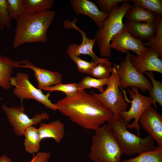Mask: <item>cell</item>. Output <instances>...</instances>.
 <instances>
[{"mask_svg": "<svg viewBox=\"0 0 162 162\" xmlns=\"http://www.w3.org/2000/svg\"><path fill=\"white\" fill-rule=\"evenodd\" d=\"M54 104L63 115L87 130H95L112 115L94 96L84 90H80L74 96L66 97Z\"/></svg>", "mask_w": 162, "mask_h": 162, "instance_id": "6da1fadb", "label": "cell"}, {"mask_svg": "<svg viewBox=\"0 0 162 162\" xmlns=\"http://www.w3.org/2000/svg\"><path fill=\"white\" fill-rule=\"evenodd\" d=\"M55 16V11L49 10L27 13L18 18L16 20L13 48H16L26 43L45 42L48 30Z\"/></svg>", "mask_w": 162, "mask_h": 162, "instance_id": "7a4b0ae2", "label": "cell"}, {"mask_svg": "<svg viewBox=\"0 0 162 162\" xmlns=\"http://www.w3.org/2000/svg\"><path fill=\"white\" fill-rule=\"evenodd\" d=\"M122 150L128 156L155 149V140L149 135L144 138L130 133L127 126L128 122L120 115H112L107 121Z\"/></svg>", "mask_w": 162, "mask_h": 162, "instance_id": "3957f363", "label": "cell"}, {"mask_svg": "<svg viewBox=\"0 0 162 162\" xmlns=\"http://www.w3.org/2000/svg\"><path fill=\"white\" fill-rule=\"evenodd\" d=\"M94 131L89 159L94 162H120L122 152L110 127L107 124Z\"/></svg>", "mask_w": 162, "mask_h": 162, "instance_id": "277c9868", "label": "cell"}, {"mask_svg": "<svg viewBox=\"0 0 162 162\" xmlns=\"http://www.w3.org/2000/svg\"><path fill=\"white\" fill-rule=\"evenodd\" d=\"M129 0L124 2L118 7L114 6L104 22L101 28H98L94 38L99 48L100 56L103 58L111 56V49L110 47L112 38L124 26V18L131 5Z\"/></svg>", "mask_w": 162, "mask_h": 162, "instance_id": "5b68a950", "label": "cell"}, {"mask_svg": "<svg viewBox=\"0 0 162 162\" xmlns=\"http://www.w3.org/2000/svg\"><path fill=\"white\" fill-rule=\"evenodd\" d=\"M10 83L11 86L14 87V94L17 98L35 100L50 109L58 110L57 107L49 99L50 92L44 94L41 90L36 88L30 82L28 74L17 73L15 76L12 77Z\"/></svg>", "mask_w": 162, "mask_h": 162, "instance_id": "8992f818", "label": "cell"}, {"mask_svg": "<svg viewBox=\"0 0 162 162\" xmlns=\"http://www.w3.org/2000/svg\"><path fill=\"white\" fill-rule=\"evenodd\" d=\"M110 78L106 88L103 92L97 94L91 92V93L108 109L112 115H118L127 110L128 105L119 88L118 77L113 66Z\"/></svg>", "mask_w": 162, "mask_h": 162, "instance_id": "52a82bcc", "label": "cell"}, {"mask_svg": "<svg viewBox=\"0 0 162 162\" xmlns=\"http://www.w3.org/2000/svg\"><path fill=\"white\" fill-rule=\"evenodd\" d=\"M126 54L125 59L120 64H113L120 87L124 89L135 87L143 92L149 91L152 87L151 83L144 75L140 74L134 67L130 61L131 54L129 51Z\"/></svg>", "mask_w": 162, "mask_h": 162, "instance_id": "ba28073f", "label": "cell"}, {"mask_svg": "<svg viewBox=\"0 0 162 162\" xmlns=\"http://www.w3.org/2000/svg\"><path fill=\"white\" fill-rule=\"evenodd\" d=\"M128 89V93L132 100L128 99L124 91H123V93L126 101L131 103V106L128 110L122 112L120 115L128 122L131 119H134L132 123L127 124V129H136L138 135L140 136L141 128L139 124L140 118L152 104L154 106V102L150 97L145 96L140 93L137 88L134 87L131 89Z\"/></svg>", "mask_w": 162, "mask_h": 162, "instance_id": "9c48e42d", "label": "cell"}, {"mask_svg": "<svg viewBox=\"0 0 162 162\" xmlns=\"http://www.w3.org/2000/svg\"><path fill=\"white\" fill-rule=\"evenodd\" d=\"M2 109L7 116L15 134L23 136L25 130L28 128L41 123L43 120H48L50 115L46 112L38 113L30 118L25 113L23 106L7 107L2 104Z\"/></svg>", "mask_w": 162, "mask_h": 162, "instance_id": "30bf717a", "label": "cell"}, {"mask_svg": "<svg viewBox=\"0 0 162 162\" xmlns=\"http://www.w3.org/2000/svg\"><path fill=\"white\" fill-rule=\"evenodd\" d=\"M77 20L78 19L75 18L72 21L66 20L63 22V26L64 28L74 29L76 30L80 33L82 38V43L80 44L73 43L68 46L66 50L67 54L68 56L73 55L77 56L82 55H88L92 58V61L112 64L108 58H100L94 53L93 48L96 42L95 39L94 38L89 39L87 37L86 34L83 30L76 26V23Z\"/></svg>", "mask_w": 162, "mask_h": 162, "instance_id": "8fae6325", "label": "cell"}, {"mask_svg": "<svg viewBox=\"0 0 162 162\" xmlns=\"http://www.w3.org/2000/svg\"><path fill=\"white\" fill-rule=\"evenodd\" d=\"M110 48L122 53H126L129 50L135 52L136 56L141 55L148 49L144 46L142 41L132 36L124 26L112 39Z\"/></svg>", "mask_w": 162, "mask_h": 162, "instance_id": "7c38bea8", "label": "cell"}, {"mask_svg": "<svg viewBox=\"0 0 162 162\" xmlns=\"http://www.w3.org/2000/svg\"><path fill=\"white\" fill-rule=\"evenodd\" d=\"M141 125L156 141L158 146L162 147V116L156 109L151 107L140 118ZM140 125V126H141Z\"/></svg>", "mask_w": 162, "mask_h": 162, "instance_id": "4fadbf2b", "label": "cell"}, {"mask_svg": "<svg viewBox=\"0 0 162 162\" xmlns=\"http://www.w3.org/2000/svg\"><path fill=\"white\" fill-rule=\"evenodd\" d=\"M131 62L137 71L144 75L145 72L155 71L162 74V61L157 52L149 48L141 55H131Z\"/></svg>", "mask_w": 162, "mask_h": 162, "instance_id": "5bb4252c", "label": "cell"}, {"mask_svg": "<svg viewBox=\"0 0 162 162\" xmlns=\"http://www.w3.org/2000/svg\"><path fill=\"white\" fill-rule=\"evenodd\" d=\"M17 68H25L33 70L41 90L62 83V75L59 72L38 68L27 59L17 62Z\"/></svg>", "mask_w": 162, "mask_h": 162, "instance_id": "9a60e30c", "label": "cell"}, {"mask_svg": "<svg viewBox=\"0 0 162 162\" xmlns=\"http://www.w3.org/2000/svg\"><path fill=\"white\" fill-rule=\"evenodd\" d=\"M70 4L73 11L77 15L88 16L98 28L102 27L109 14L101 11L93 2L87 0H71Z\"/></svg>", "mask_w": 162, "mask_h": 162, "instance_id": "2e32d148", "label": "cell"}, {"mask_svg": "<svg viewBox=\"0 0 162 162\" xmlns=\"http://www.w3.org/2000/svg\"><path fill=\"white\" fill-rule=\"evenodd\" d=\"M124 24L132 36L141 41L149 40L155 32V23L135 22L126 19Z\"/></svg>", "mask_w": 162, "mask_h": 162, "instance_id": "e0dca14e", "label": "cell"}, {"mask_svg": "<svg viewBox=\"0 0 162 162\" xmlns=\"http://www.w3.org/2000/svg\"><path fill=\"white\" fill-rule=\"evenodd\" d=\"M38 129L42 140L46 138H52L59 143L63 139L65 135L64 124L60 120L47 123H42Z\"/></svg>", "mask_w": 162, "mask_h": 162, "instance_id": "ac0fdd59", "label": "cell"}, {"mask_svg": "<svg viewBox=\"0 0 162 162\" xmlns=\"http://www.w3.org/2000/svg\"><path fill=\"white\" fill-rule=\"evenodd\" d=\"M17 66V62L0 54V87L5 90L10 88V81L13 69Z\"/></svg>", "mask_w": 162, "mask_h": 162, "instance_id": "d6986e66", "label": "cell"}, {"mask_svg": "<svg viewBox=\"0 0 162 162\" xmlns=\"http://www.w3.org/2000/svg\"><path fill=\"white\" fill-rule=\"evenodd\" d=\"M124 16L130 21L155 23L156 14L134 4L127 11Z\"/></svg>", "mask_w": 162, "mask_h": 162, "instance_id": "ffe728a7", "label": "cell"}, {"mask_svg": "<svg viewBox=\"0 0 162 162\" xmlns=\"http://www.w3.org/2000/svg\"><path fill=\"white\" fill-rule=\"evenodd\" d=\"M24 146L25 151L30 154H34L39 152L42 140L38 128L34 126L27 128L24 131Z\"/></svg>", "mask_w": 162, "mask_h": 162, "instance_id": "44dd1931", "label": "cell"}, {"mask_svg": "<svg viewBox=\"0 0 162 162\" xmlns=\"http://www.w3.org/2000/svg\"><path fill=\"white\" fill-rule=\"evenodd\" d=\"M155 30L153 37L143 45L155 51L161 59L162 58V18L161 15L156 14L155 22Z\"/></svg>", "mask_w": 162, "mask_h": 162, "instance_id": "7402d4cb", "label": "cell"}, {"mask_svg": "<svg viewBox=\"0 0 162 162\" xmlns=\"http://www.w3.org/2000/svg\"><path fill=\"white\" fill-rule=\"evenodd\" d=\"M123 162H162V147L157 146L153 150L145 152L137 156L124 160Z\"/></svg>", "mask_w": 162, "mask_h": 162, "instance_id": "603a6c76", "label": "cell"}, {"mask_svg": "<svg viewBox=\"0 0 162 162\" xmlns=\"http://www.w3.org/2000/svg\"><path fill=\"white\" fill-rule=\"evenodd\" d=\"M27 13H37L49 10L52 7L53 0H22Z\"/></svg>", "mask_w": 162, "mask_h": 162, "instance_id": "cb8c5ba5", "label": "cell"}, {"mask_svg": "<svg viewBox=\"0 0 162 162\" xmlns=\"http://www.w3.org/2000/svg\"><path fill=\"white\" fill-rule=\"evenodd\" d=\"M144 74L149 78L152 82V87L148 92L154 101V108L157 110V103L162 106V83L155 79L153 72H146Z\"/></svg>", "mask_w": 162, "mask_h": 162, "instance_id": "d4e9b609", "label": "cell"}, {"mask_svg": "<svg viewBox=\"0 0 162 162\" xmlns=\"http://www.w3.org/2000/svg\"><path fill=\"white\" fill-rule=\"evenodd\" d=\"M110 79V77L107 78L99 79L89 76H85L78 83L79 89L84 90L94 88L98 89L101 93L104 91V86L109 83Z\"/></svg>", "mask_w": 162, "mask_h": 162, "instance_id": "484cf974", "label": "cell"}, {"mask_svg": "<svg viewBox=\"0 0 162 162\" xmlns=\"http://www.w3.org/2000/svg\"><path fill=\"white\" fill-rule=\"evenodd\" d=\"M49 92L60 91L64 93L66 97H72L75 96L80 90L78 84L71 83L62 84V83L48 87L44 90Z\"/></svg>", "mask_w": 162, "mask_h": 162, "instance_id": "4316f807", "label": "cell"}, {"mask_svg": "<svg viewBox=\"0 0 162 162\" xmlns=\"http://www.w3.org/2000/svg\"><path fill=\"white\" fill-rule=\"evenodd\" d=\"M129 1L155 14H162V0H131Z\"/></svg>", "mask_w": 162, "mask_h": 162, "instance_id": "83f0119b", "label": "cell"}, {"mask_svg": "<svg viewBox=\"0 0 162 162\" xmlns=\"http://www.w3.org/2000/svg\"><path fill=\"white\" fill-rule=\"evenodd\" d=\"M8 13L10 18L16 19L27 13L22 0H7Z\"/></svg>", "mask_w": 162, "mask_h": 162, "instance_id": "f1b7e54d", "label": "cell"}, {"mask_svg": "<svg viewBox=\"0 0 162 162\" xmlns=\"http://www.w3.org/2000/svg\"><path fill=\"white\" fill-rule=\"evenodd\" d=\"M111 65L105 62L99 63L92 69L90 75L97 79L108 78L110 76L112 71Z\"/></svg>", "mask_w": 162, "mask_h": 162, "instance_id": "f546056e", "label": "cell"}, {"mask_svg": "<svg viewBox=\"0 0 162 162\" xmlns=\"http://www.w3.org/2000/svg\"><path fill=\"white\" fill-rule=\"evenodd\" d=\"M68 56L75 62L79 72L82 73L90 74L92 69L99 63L93 61L88 62L73 55Z\"/></svg>", "mask_w": 162, "mask_h": 162, "instance_id": "4dcf8cb0", "label": "cell"}, {"mask_svg": "<svg viewBox=\"0 0 162 162\" xmlns=\"http://www.w3.org/2000/svg\"><path fill=\"white\" fill-rule=\"evenodd\" d=\"M12 19L8 10L7 0H0V30L9 28Z\"/></svg>", "mask_w": 162, "mask_h": 162, "instance_id": "1f68e13d", "label": "cell"}, {"mask_svg": "<svg viewBox=\"0 0 162 162\" xmlns=\"http://www.w3.org/2000/svg\"><path fill=\"white\" fill-rule=\"evenodd\" d=\"M127 0H96L99 9L102 11L109 14L113 8L119 3L126 1Z\"/></svg>", "mask_w": 162, "mask_h": 162, "instance_id": "d6a6232c", "label": "cell"}, {"mask_svg": "<svg viewBox=\"0 0 162 162\" xmlns=\"http://www.w3.org/2000/svg\"><path fill=\"white\" fill-rule=\"evenodd\" d=\"M51 157L50 152H38L33 156L29 162H48Z\"/></svg>", "mask_w": 162, "mask_h": 162, "instance_id": "836d02e7", "label": "cell"}, {"mask_svg": "<svg viewBox=\"0 0 162 162\" xmlns=\"http://www.w3.org/2000/svg\"><path fill=\"white\" fill-rule=\"evenodd\" d=\"M0 162H12L11 159L6 155L0 156Z\"/></svg>", "mask_w": 162, "mask_h": 162, "instance_id": "e575fe53", "label": "cell"}]
</instances>
